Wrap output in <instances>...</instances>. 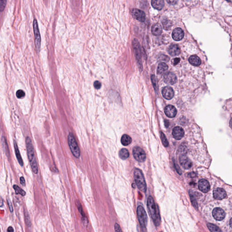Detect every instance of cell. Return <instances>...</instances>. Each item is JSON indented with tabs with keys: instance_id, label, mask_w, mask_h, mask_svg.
<instances>
[{
	"instance_id": "cell-1",
	"label": "cell",
	"mask_w": 232,
	"mask_h": 232,
	"mask_svg": "<svg viewBox=\"0 0 232 232\" xmlns=\"http://www.w3.org/2000/svg\"><path fill=\"white\" fill-rule=\"evenodd\" d=\"M147 208L151 218L156 226L160 224V218L158 206L156 204L153 197L149 196L147 201Z\"/></svg>"
},
{
	"instance_id": "cell-2",
	"label": "cell",
	"mask_w": 232,
	"mask_h": 232,
	"mask_svg": "<svg viewBox=\"0 0 232 232\" xmlns=\"http://www.w3.org/2000/svg\"><path fill=\"white\" fill-rule=\"evenodd\" d=\"M134 177L138 189L141 191L146 193L147 189V184L142 171L139 169L136 168L134 171Z\"/></svg>"
},
{
	"instance_id": "cell-3",
	"label": "cell",
	"mask_w": 232,
	"mask_h": 232,
	"mask_svg": "<svg viewBox=\"0 0 232 232\" xmlns=\"http://www.w3.org/2000/svg\"><path fill=\"white\" fill-rule=\"evenodd\" d=\"M68 144L73 156L76 158H78L80 156V151L79 149L74 136L70 133L68 136Z\"/></svg>"
},
{
	"instance_id": "cell-4",
	"label": "cell",
	"mask_w": 232,
	"mask_h": 232,
	"mask_svg": "<svg viewBox=\"0 0 232 232\" xmlns=\"http://www.w3.org/2000/svg\"><path fill=\"white\" fill-rule=\"evenodd\" d=\"M137 215L140 227L143 229H146L147 224L148 217L143 207L140 205L138 206L137 208Z\"/></svg>"
},
{
	"instance_id": "cell-5",
	"label": "cell",
	"mask_w": 232,
	"mask_h": 232,
	"mask_svg": "<svg viewBox=\"0 0 232 232\" xmlns=\"http://www.w3.org/2000/svg\"><path fill=\"white\" fill-rule=\"evenodd\" d=\"M132 47L135 56L138 62L140 69L143 68L142 62V49L137 39H134L132 41Z\"/></svg>"
},
{
	"instance_id": "cell-6",
	"label": "cell",
	"mask_w": 232,
	"mask_h": 232,
	"mask_svg": "<svg viewBox=\"0 0 232 232\" xmlns=\"http://www.w3.org/2000/svg\"><path fill=\"white\" fill-rule=\"evenodd\" d=\"M132 154L135 159L140 162H143L146 160V153L140 147H134L132 150Z\"/></svg>"
},
{
	"instance_id": "cell-7",
	"label": "cell",
	"mask_w": 232,
	"mask_h": 232,
	"mask_svg": "<svg viewBox=\"0 0 232 232\" xmlns=\"http://www.w3.org/2000/svg\"><path fill=\"white\" fill-rule=\"evenodd\" d=\"M33 25V26L34 39H35V44H36L37 50L39 52L40 51V49H41V37L40 31L39 29L38 24L37 21L36 19L34 20Z\"/></svg>"
},
{
	"instance_id": "cell-8",
	"label": "cell",
	"mask_w": 232,
	"mask_h": 232,
	"mask_svg": "<svg viewBox=\"0 0 232 232\" xmlns=\"http://www.w3.org/2000/svg\"><path fill=\"white\" fill-rule=\"evenodd\" d=\"M179 162L182 167L185 169L191 168L192 166V162L184 154H181L179 157Z\"/></svg>"
},
{
	"instance_id": "cell-9",
	"label": "cell",
	"mask_w": 232,
	"mask_h": 232,
	"mask_svg": "<svg viewBox=\"0 0 232 232\" xmlns=\"http://www.w3.org/2000/svg\"><path fill=\"white\" fill-rule=\"evenodd\" d=\"M131 14L133 18L140 22H143L145 21L146 15L142 10L138 9H132L131 10Z\"/></svg>"
},
{
	"instance_id": "cell-10",
	"label": "cell",
	"mask_w": 232,
	"mask_h": 232,
	"mask_svg": "<svg viewBox=\"0 0 232 232\" xmlns=\"http://www.w3.org/2000/svg\"><path fill=\"white\" fill-rule=\"evenodd\" d=\"M165 83L169 85H173L177 82V77L172 72H166L164 75Z\"/></svg>"
},
{
	"instance_id": "cell-11",
	"label": "cell",
	"mask_w": 232,
	"mask_h": 232,
	"mask_svg": "<svg viewBox=\"0 0 232 232\" xmlns=\"http://www.w3.org/2000/svg\"><path fill=\"white\" fill-rule=\"evenodd\" d=\"M212 215L215 220L217 221H222L225 218V213L222 209L217 207L213 209Z\"/></svg>"
},
{
	"instance_id": "cell-12",
	"label": "cell",
	"mask_w": 232,
	"mask_h": 232,
	"mask_svg": "<svg viewBox=\"0 0 232 232\" xmlns=\"http://www.w3.org/2000/svg\"><path fill=\"white\" fill-rule=\"evenodd\" d=\"M26 144L28 158L29 159L30 161L32 160L34 158H35V156H34V151L32 144L31 140L29 137L26 138Z\"/></svg>"
},
{
	"instance_id": "cell-13",
	"label": "cell",
	"mask_w": 232,
	"mask_h": 232,
	"mask_svg": "<svg viewBox=\"0 0 232 232\" xmlns=\"http://www.w3.org/2000/svg\"><path fill=\"white\" fill-rule=\"evenodd\" d=\"M198 187L201 191L207 193L210 190V186L209 182L205 179H201L198 182Z\"/></svg>"
},
{
	"instance_id": "cell-14",
	"label": "cell",
	"mask_w": 232,
	"mask_h": 232,
	"mask_svg": "<svg viewBox=\"0 0 232 232\" xmlns=\"http://www.w3.org/2000/svg\"><path fill=\"white\" fill-rule=\"evenodd\" d=\"M226 191L224 189L221 188H217L213 191V197L216 200H223L226 197Z\"/></svg>"
},
{
	"instance_id": "cell-15",
	"label": "cell",
	"mask_w": 232,
	"mask_h": 232,
	"mask_svg": "<svg viewBox=\"0 0 232 232\" xmlns=\"http://www.w3.org/2000/svg\"><path fill=\"white\" fill-rule=\"evenodd\" d=\"M162 94L165 98L167 100H170L174 97V91L171 87H165L162 90Z\"/></svg>"
},
{
	"instance_id": "cell-16",
	"label": "cell",
	"mask_w": 232,
	"mask_h": 232,
	"mask_svg": "<svg viewBox=\"0 0 232 232\" xmlns=\"http://www.w3.org/2000/svg\"><path fill=\"white\" fill-rule=\"evenodd\" d=\"M172 135L174 138L180 140L183 138L184 135V131L183 129L180 127H176L173 129Z\"/></svg>"
},
{
	"instance_id": "cell-17",
	"label": "cell",
	"mask_w": 232,
	"mask_h": 232,
	"mask_svg": "<svg viewBox=\"0 0 232 232\" xmlns=\"http://www.w3.org/2000/svg\"><path fill=\"white\" fill-rule=\"evenodd\" d=\"M165 113L169 118H173L177 114V110L173 105H168L165 107L164 109Z\"/></svg>"
},
{
	"instance_id": "cell-18",
	"label": "cell",
	"mask_w": 232,
	"mask_h": 232,
	"mask_svg": "<svg viewBox=\"0 0 232 232\" xmlns=\"http://www.w3.org/2000/svg\"><path fill=\"white\" fill-rule=\"evenodd\" d=\"M172 38L175 41H180L182 40L184 36L183 30L180 28H176L173 31L172 34Z\"/></svg>"
},
{
	"instance_id": "cell-19",
	"label": "cell",
	"mask_w": 232,
	"mask_h": 232,
	"mask_svg": "<svg viewBox=\"0 0 232 232\" xmlns=\"http://www.w3.org/2000/svg\"><path fill=\"white\" fill-rule=\"evenodd\" d=\"M168 53L171 56H176L180 53V49L177 45H172L169 47Z\"/></svg>"
},
{
	"instance_id": "cell-20",
	"label": "cell",
	"mask_w": 232,
	"mask_h": 232,
	"mask_svg": "<svg viewBox=\"0 0 232 232\" xmlns=\"http://www.w3.org/2000/svg\"><path fill=\"white\" fill-rule=\"evenodd\" d=\"M164 0H151V5L157 10H161L164 8Z\"/></svg>"
},
{
	"instance_id": "cell-21",
	"label": "cell",
	"mask_w": 232,
	"mask_h": 232,
	"mask_svg": "<svg viewBox=\"0 0 232 232\" xmlns=\"http://www.w3.org/2000/svg\"><path fill=\"white\" fill-rule=\"evenodd\" d=\"M162 28L159 24H154L151 28V32L154 36H159L162 33Z\"/></svg>"
},
{
	"instance_id": "cell-22",
	"label": "cell",
	"mask_w": 232,
	"mask_h": 232,
	"mask_svg": "<svg viewBox=\"0 0 232 232\" xmlns=\"http://www.w3.org/2000/svg\"><path fill=\"white\" fill-rule=\"evenodd\" d=\"M189 63L195 66H198L201 64V60L198 56L196 55L191 56L189 59Z\"/></svg>"
},
{
	"instance_id": "cell-23",
	"label": "cell",
	"mask_w": 232,
	"mask_h": 232,
	"mask_svg": "<svg viewBox=\"0 0 232 232\" xmlns=\"http://www.w3.org/2000/svg\"><path fill=\"white\" fill-rule=\"evenodd\" d=\"M168 69V66L167 65L164 63H161L158 65L157 70V74L160 75L164 74L167 71Z\"/></svg>"
},
{
	"instance_id": "cell-24",
	"label": "cell",
	"mask_w": 232,
	"mask_h": 232,
	"mask_svg": "<svg viewBox=\"0 0 232 232\" xmlns=\"http://www.w3.org/2000/svg\"><path fill=\"white\" fill-rule=\"evenodd\" d=\"M121 142L123 146H128L131 143L132 139H131V138L128 135L124 134L121 138Z\"/></svg>"
},
{
	"instance_id": "cell-25",
	"label": "cell",
	"mask_w": 232,
	"mask_h": 232,
	"mask_svg": "<svg viewBox=\"0 0 232 232\" xmlns=\"http://www.w3.org/2000/svg\"><path fill=\"white\" fill-rule=\"evenodd\" d=\"M189 197H190V199H191L192 205L193 206V207L196 209H198V204H197L196 200V197H195L194 193L191 190H189Z\"/></svg>"
},
{
	"instance_id": "cell-26",
	"label": "cell",
	"mask_w": 232,
	"mask_h": 232,
	"mask_svg": "<svg viewBox=\"0 0 232 232\" xmlns=\"http://www.w3.org/2000/svg\"><path fill=\"white\" fill-rule=\"evenodd\" d=\"M129 152L128 150L125 148H123L120 150L119 152V156L121 159L123 160H126L129 157Z\"/></svg>"
},
{
	"instance_id": "cell-27",
	"label": "cell",
	"mask_w": 232,
	"mask_h": 232,
	"mask_svg": "<svg viewBox=\"0 0 232 232\" xmlns=\"http://www.w3.org/2000/svg\"><path fill=\"white\" fill-rule=\"evenodd\" d=\"M14 147H15V152H16V156H17V160H18V162H19V164H20L21 166H23V163L22 158L21 157V154H20L19 149H18V147L17 146V143L15 142H14Z\"/></svg>"
},
{
	"instance_id": "cell-28",
	"label": "cell",
	"mask_w": 232,
	"mask_h": 232,
	"mask_svg": "<svg viewBox=\"0 0 232 232\" xmlns=\"http://www.w3.org/2000/svg\"><path fill=\"white\" fill-rule=\"evenodd\" d=\"M162 24L164 28L166 30H168L169 29L171 28L172 26V23L170 20L166 18V19H164L162 21Z\"/></svg>"
},
{
	"instance_id": "cell-29",
	"label": "cell",
	"mask_w": 232,
	"mask_h": 232,
	"mask_svg": "<svg viewBox=\"0 0 232 232\" xmlns=\"http://www.w3.org/2000/svg\"><path fill=\"white\" fill-rule=\"evenodd\" d=\"M207 226L209 231H211V232H219L221 231V230L220 229V228L219 227L217 226L216 225L213 224L208 223V224H207Z\"/></svg>"
},
{
	"instance_id": "cell-30",
	"label": "cell",
	"mask_w": 232,
	"mask_h": 232,
	"mask_svg": "<svg viewBox=\"0 0 232 232\" xmlns=\"http://www.w3.org/2000/svg\"><path fill=\"white\" fill-rule=\"evenodd\" d=\"M30 165L31 168L32 169L33 171L35 174H37L38 172V168L36 160V158H34L33 159L30 161Z\"/></svg>"
},
{
	"instance_id": "cell-31",
	"label": "cell",
	"mask_w": 232,
	"mask_h": 232,
	"mask_svg": "<svg viewBox=\"0 0 232 232\" xmlns=\"http://www.w3.org/2000/svg\"><path fill=\"white\" fill-rule=\"evenodd\" d=\"M160 139H161V142H162L163 146L165 147H167L169 145V143L167 138H166V136L162 132H160Z\"/></svg>"
},
{
	"instance_id": "cell-32",
	"label": "cell",
	"mask_w": 232,
	"mask_h": 232,
	"mask_svg": "<svg viewBox=\"0 0 232 232\" xmlns=\"http://www.w3.org/2000/svg\"><path fill=\"white\" fill-rule=\"evenodd\" d=\"M13 188L14 189L15 191V192H16V194H20L23 196H25L26 193H25V191H23V189H21V188L19 187V186L17 185H14L13 186Z\"/></svg>"
},
{
	"instance_id": "cell-33",
	"label": "cell",
	"mask_w": 232,
	"mask_h": 232,
	"mask_svg": "<svg viewBox=\"0 0 232 232\" xmlns=\"http://www.w3.org/2000/svg\"><path fill=\"white\" fill-rule=\"evenodd\" d=\"M7 0H0V12L4 10L6 6Z\"/></svg>"
},
{
	"instance_id": "cell-34",
	"label": "cell",
	"mask_w": 232,
	"mask_h": 232,
	"mask_svg": "<svg viewBox=\"0 0 232 232\" xmlns=\"http://www.w3.org/2000/svg\"><path fill=\"white\" fill-rule=\"evenodd\" d=\"M17 96L19 98H23L25 96V93L22 90H19L17 92Z\"/></svg>"
},
{
	"instance_id": "cell-35",
	"label": "cell",
	"mask_w": 232,
	"mask_h": 232,
	"mask_svg": "<svg viewBox=\"0 0 232 232\" xmlns=\"http://www.w3.org/2000/svg\"><path fill=\"white\" fill-rule=\"evenodd\" d=\"M173 163H174V167H175V169L176 170L177 173L180 175H182V172H181V170H180V168L179 167V166L176 164V163L175 162V160H173Z\"/></svg>"
},
{
	"instance_id": "cell-36",
	"label": "cell",
	"mask_w": 232,
	"mask_h": 232,
	"mask_svg": "<svg viewBox=\"0 0 232 232\" xmlns=\"http://www.w3.org/2000/svg\"><path fill=\"white\" fill-rule=\"evenodd\" d=\"M94 85L95 89H99L101 88L102 84H101V83L100 82L98 81H96L94 83Z\"/></svg>"
},
{
	"instance_id": "cell-37",
	"label": "cell",
	"mask_w": 232,
	"mask_h": 232,
	"mask_svg": "<svg viewBox=\"0 0 232 232\" xmlns=\"http://www.w3.org/2000/svg\"><path fill=\"white\" fill-rule=\"evenodd\" d=\"M114 229L115 231L116 232H122V230L121 229V227L119 226V225L117 223H116L114 225Z\"/></svg>"
},
{
	"instance_id": "cell-38",
	"label": "cell",
	"mask_w": 232,
	"mask_h": 232,
	"mask_svg": "<svg viewBox=\"0 0 232 232\" xmlns=\"http://www.w3.org/2000/svg\"><path fill=\"white\" fill-rule=\"evenodd\" d=\"M167 1L169 4L174 5L177 4L178 0H167Z\"/></svg>"
},
{
	"instance_id": "cell-39",
	"label": "cell",
	"mask_w": 232,
	"mask_h": 232,
	"mask_svg": "<svg viewBox=\"0 0 232 232\" xmlns=\"http://www.w3.org/2000/svg\"><path fill=\"white\" fill-rule=\"evenodd\" d=\"M180 59L179 58H176L174 59L173 61V64L174 65H176L177 64H179V63L180 61Z\"/></svg>"
},
{
	"instance_id": "cell-40",
	"label": "cell",
	"mask_w": 232,
	"mask_h": 232,
	"mask_svg": "<svg viewBox=\"0 0 232 232\" xmlns=\"http://www.w3.org/2000/svg\"><path fill=\"white\" fill-rule=\"evenodd\" d=\"M20 183H21V184H22V185H25V180L24 177H21V178H20Z\"/></svg>"
},
{
	"instance_id": "cell-41",
	"label": "cell",
	"mask_w": 232,
	"mask_h": 232,
	"mask_svg": "<svg viewBox=\"0 0 232 232\" xmlns=\"http://www.w3.org/2000/svg\"><path fill=\"white\" fill-rule=\"evenodd\" d=\"M8 203L9 206H10V211H13V208L12 205V204L10 203L9 200H8Z\"/></svg>"
},
{
	"instance_id": "cell-42",
	"label": "cell",
	"mask_w": 232,
	"mask_h": 232,
	"mask_svg": "<svg viewBox=\"0 0 232 232\" xmlns=\"http://www.w3.org/2000/svg\"><path fill=\"white\" fill-rule=\"evenodd\" d=\"M165 125L166 127H168L169 126V122L168 120H165Z\"/></svg>"
},
{
	"instance_id": "cell-43",
	"label": "cell",
	"mask_w": 232,
	"mask_h": 232,
	"mask_svg": "<svg viewBox=\"0 0 232 232\" xmlns=\"http://www.w3.org/2000/svg\"><path fill=\"white\" fill-rule=\"evenodd\" d=\"M3 205V201L2 198L0 196V207H1Z\"/></svg>"
},
{
	"instance_id": "cell-44",
	"label": "cell",
	"mask_w": 232,
	"mask_h": 232,
	"mask_svg": "<svg viewBox=\"0 0 232 232\" xmlns=\"http://www.w3.org/2000/svg\"><path fill=\"white\" fill-rule=\"evenodd\" d=\"M8 232H13L14 229H13V228L12 227H10L8 229Z\"/></svg>"
},
{
	"instance_id": "cell-45",
	"label": "cell",
	"mask_w": 232,
	"mask_h": 232,
	"mask_svg": "<svg viewBox=\"0 0 232 232\" xmlns=\"http://www.w3.org/2000/svg\"><path fill=\"white\" fill-rule=\"evenodd\" d=\"M231 222H232V221H231V219H230V227H231Z\"/></svg>"
},
{
	"instance_id": "cell-46",
	"label": "cell",
	"mask_w": 232,
	"mask_h": 232,
	"mask_svg": "<svg viewBox=\"0 0 232 232\" xmlns=\"http://www.w3.org/2000/svg\"><path fill=\"white\" fill-rule=\"evenodd\" d=\"M226 1H229V2H232V0H226Z\"/></svg>"
}]
</instances>
